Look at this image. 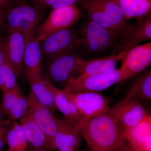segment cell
<instances>
[{"label":"cell","instance_id":"cell-1","mask_svg":"<svg viewBox=\"0 0 151 151\" xmlns=\"http://www.w3.org/2000/svg\"><path fill=\"white\" fill-rule=\"evenodd\" d=\"M78 128L89 151H114L124 141V129L110 111L84 119Z\"/></svg>","mask_w":151,"mask_h":151},{"label":"cell","instance_id":"cell-2","mask_svg":"<svg viewBox=\"0 0 151 151\" xmlns=\"http://www.w3.org/2000/svg\"><path fill=\"white\" fill-rule=\"evenodd\" d=\"M77 2L92 21L126 38L127 43L132 38L135 24L127 22L113 0H78Z\"/></svg>","mask_w":151,"mask_h":151},{"label":"cell","instance_id":"cell-3","mask_svg":"<svg viewBox=\"0 0 151 151\" xmlns=\"http://www.w3.org/2000/svg\"><path fill=\"white\" fill-rule=\"evenodd\" d=\"M81 45L89 52L100 55L111 52L116 54L124 51L126 38L100 26L88 19L81 29Z\"/></svg>","mask_w":151,"mask_h":151},{"label":"cell","instance_id":"cell-4","mask_svg":"<svg viewBox=\"0 0 151 151\" xmlns=\"http://www.w3.org/2000/svg\"><path fill=\"white\" fill-rule=\"evenodd\" d=\"M83 16L82 10L76 5L52 10L46 19L37 27L34 37L40 43L50 35L69 28Z\"/></svg>","mask_w":151,"mask_h":151},{"label":"cell","instance_id":"cell-5","mask_svg":"<svg viewBox=\"0 0 151 151\" xmlns=\"http://www.w3.org/2000/svg\"><path fill=\"white\" fill-rule=\"evenodd\" d=\"M122 81L121 70L116 68L104 73L76 77L62 90L66 93L81 91L100 92Z\"/></svg>","mask_w":151,"mask_h":151},{"label":"cell","instance_id":"cell-6","mask_svg":"<svg viewBox=\"0 0 151 151\" xmlns=\"http://www.w3.org/2000/svg\"><path fill=\"white\" fill-rule=\"evenodd\" d=\"M81 60L71 52L49 60L47 71L50 81L63 89L77 76Z\"/></svg>","mask_w":151,"mask_h":151},{"label":"cell","instance_id":"cell-7","mask_svg":"<svg viewBox=\"0 0 151 151\" xmlns=\"http://www.w3.org/2000/svg\"><path fill=\"white\" fill-rule=\"evenodd\" d=\"M40 45L42 56L48 60L61 55L72 52L81 45V40L70 28L47 36Z\"/></svg>","mask_w":151,"mask_h":151},{"label":"cell","instance_id":"cell-8","mask_svg":"<svg viewBox=\"0 0 151 151\" xmlns=\"http://www.w3.org/2000/svg\"><path fill=\"white\" fill-rule=\"evenodd\" d=\"M65 94L85 119L102 115L111 109L110 98L100 92L81 91Z\"/></svg>","mask_w":151,"mask_h":151},{"label":"cell","instance_id":"cell-9","mask_svg":"<svg viewBox=\"0 0 151 151\" xmlns=\"http://www.w3.org/2000/svg\"><path fill=\"white\" fill-rule=\"evenodd\" d=\"M139 99L130 98L111 108L110 111L124 131L129 129L151 116Z\"/></svg>","mask_w":151,"mask_h":151},{"label":"cell","instance_id":"cell-10","mask_svg":"<svg viewBox=\"0 0 151 151\" xmlns=\"http://www.w3.org/2000/svg\"><path fill=\"white\" fill-rule=\"evenodd\" d=\"M151 64V42L132 47L127 51L119 68L123 81L141 73Z\"/></svg>","mask_w":151,"mask_h":151},{"label":"cell","instance_id":"cell-11","mask_svg":"<svg viewBox=\"0 0 151 151\" xmlns=\"http://www.w3.org/2000/svg\"><path fill=\"white\" fill-rule=\"evenodd\" d=\"M28 111L46 136L51 151L54 150V139L56 132V116L41 104L31 92L28 96Z\"/></svg>","mask_w":151,"mask_h":151},{"label":"cell","instance_id":"cell-12","mask_svg":"<svg viewBox=\"0 0 151 151\" xmlns=\"http://www.w3.org/2000/svg\"><path fill=\"white\" fill-rule=\"evenodd\" d=\"M8 35L0 42L5 54L7 62L13 68L17 76L22 74L24 67V56L26 42L17 30L9 29Z\"/></svg>","mask_w":151,"mask_h":151},{"label":"cell","instance_id":"cell-13","mask_svg":"<svg viewBox=\"0 0 151 151\" xmlns=\"http://www.w3.org/2000/svg\"><path fill=\"white\" fill-rule=\"evenodd\" d=\"M124 139L134 151H151V116L124 131Z\"/></svg>","mask_w":151,"mask_h":151},{"label":"cell","instance_id":"cell-14","mask_svg":"<svg viewBox=\"0 0 151 151\" xmlns=\"http://www.w3.org/2000/svg\"><path fill=\"white\" fill-rule=\"evenodd\" d=\"M56 132L54 139V148L58 150L78 148L81 136L79 129L63 118L56 117Z\"/></svg>","mask_w":151,"mask_h":151},{"label":"cell","instance_id":"cell-15","mask_svg":"<svg viewBox=\"0 0 151 151\" xmlns=\"http://www.w3.org/2000/svg\"><path fill=\"white\" fill-rule=\"evenodd\" d=\"M127 52L123 51L118 54L86 60H82L76 77L104 73L114 70L119 62L122 61Z\"/></svg>","mask_w":151,"mask_h":151},{"label":"cell","instance_id":"cell-16","mask_svg":"<svg viewBox=\"0 0 151 151\" xmlns=\"http://www.w3.org/2000/svg\"><path fill=\"white\" fill-rule=\"evenodd\" d=\"M1 103L6 116L11 121L20 119L28 110L27 98L24 95L21 89L3 93Z\"/></svg>","mask_w":151,"mask_h":151},{"label":"cell","instance_id":"cell-17","mask_svg":"<svg viewBox=\"0 0 151 151\" xmlns=\"http://www.w3.org/2000/svg\"><path fill=\"white\" fill-rule=\"evenodd\" d=\"M41 10L35 6L23 4H16L6 11V22L9 29H17L20 23L28 20L38 24L41 18Z\"/></svg>","mask_w":151,"mask_h":151},{"label":"cell","instance_id":"cell-18","mask_svg":"<svg viewBox=\"0 0 151 151\" xmlns=\"http://www.w3.org/2000/svg\"><path fill=\"white\" fill-rule=\"evenodd\" d=\"M42 56L40 43L34 37L26 42L24 64L27 81L37 78L41 75Z\"/></svg>","mask_w":151,"mask_h":151},{"label":"cell","instance_id":"cell-19","mask_svg":"<svg viewBox=\"0 0 151 151\" xmlns=\"http://www.w3.org/2000/svg\"><path fill=\"white\" fill-rule=\"evenodd\" d=\"M31 91L37 101L50 111H56L55 102V85L42 75L28 81Z\"/></svg>","mask_w":151,"mask_h":151},{"label":"cell","instance_id":"cell-20","mask_svg":"<svg viewBox=\"0 0 151 151\" xmlns=\"http://www.w3.org/2000/svg\"><path fill=\"white\" fill-rule=\"evenodd\" d=\"M27 143L33 148H42L51 151L45 134L34 119L28 110L20 119Z\"/></svg>","mask_w":151,"mask_h":151},{"label":"cell","instance_id":"cell-21","mask_svg":"<svg viewBox=\"0 0 151 151\" xmlns=\"http://www.w3.org/2000/svg\"><path fill=\"white\" fill-rule=\"evenodd\" d=\"M54 91L57 109L62 113L64 119L78 128L85 119L62 89L55 86Z\"/></svg>","mask_w":151,"mask_h":151},{"label":"cell","instance_id":"cell-22","mask_svg":"<svg viewBox=\"0 0 151 151\" xmlns=\"http://www.w3.org/2000/svg\"><path fill=\"white\" fill-rule=\"evenodd\" d=\"M128 20L142 19L151 15V0H113Z\"/></svg>","mask_w":151,"mask_h":151},{"label":"cell","instance_id":"cell-23","mask_svg":"<svg viewBox=\"0 0 151 151\" xmlns=\"http://www.w3.org/2000/svg\"><path fill=\"white\" fill-rule=\"evenodd\" d=\"M134 98L139 100L151 101V70L150 68L145 73L138 77L130 87L127 96L123 100Z\"/></svg>","mask_w":151,"mask_h":151},{"label":"cell","instance_id":"cell-24","mask_svg":"<svg viewBox=\"0 0 151 151\" xmlns=\"http://www.w3.org/2000/svg\"><path fill=\"white\" fill-rule=\"evenodd\" d=\"M6 142L9 151H26L28 143L20 124L12 121L7 132Z\"/></svg>","mask_w":151,"mask_h":151},{"label":"cell","instance_id":"cell-25","mask_svg":"<svg viewBox=\"0 0 151 151\" xmlns=\"http://www.w3.org/2000/svg\"><path fill=\"white\" fill-rule=\"evenodd\" d=\"M137 21L133 36L127 43L125 51H128L142 42L151 40V15Z\"/></svg>","mask_w":151,"mask_h":151},{"label":"cell","instance_id":"cell-26","mask_svg":"<svg viewBox=\"0 0 151 151\" xmlns=\"http://www.w3.org/2000/svg\"><path fill=\"white\" fill-rule=\"evenodd\" d=\"M17 77L13 68L6 61L0 65V90L3 93L20 89L17 82Z\"/></svg>","mask_w":151,"mask_h":151},{"label":"cell","instance_id":"cell-27","mask_svg":"<svg viewBox=\"0 0 151 151\" xmlns=\"http://www.w3.org/2000/svg\"><path fill=\"white\" fill-rule=\"evenodd\" d=\"M37 24L28 20H24L20 23L17 29L20 33L24 38L26 42L34 37Z\"/></svg>","mask_w":151,"mask_h":151},{"label":"cell","instance_id":"cell-28","mask_svg":"<svg viewBox=\"0 0 151 151\" xmlns=\"http://www.w3.org/2000/svg\"><path fill=\"white\" fill-rule=\"evenodd\" d=\"M12 121L4 119L0 121V151H4L7 144L6 134Z\"/></svg>","mask_w":151,"mask_h":151},{"label":"cell","instance_id":"cell-29","mask_svg":"<svg viewBox=\"0 0 151 151\" xmlns=\"http://www.w3.org/2000/svg\"><path fill=\"white\" fill-rule=\"evenodd\" d=\"M78 0H56L50 7L52 10L74 5Z\"/></svg>","mask_w":151,"mask_h":151},{"label":"cell","instance_id":"cell-30","mask_svg":"<svg viewBox=\"0 0 151 151\" xmlns=\"http://www.w3.org/2000/svg\"><path fill=\"white\" fill-rule=\"evenodd\" d=\"M34 4V6L40 9L51 7L56 0H31Z\"/></svg>","mask_w":151,"mask_h":151},{"label":"cell","instance_id":"cell-31","mask_svg":"<svg viewBox=\"0 0 151 151\" xmlns=\"http://www.w3.org/2000/svg\"><path fill=\"white\" fill-rule=\"evenodd\" d=\"M9 28L6 22V12L0 9V31L8 32Z\"/></svg>","mask_w":151,"mask_h":151},{"label":"cell","instance_id":"cell-32","mask_svg":"<svg viewBox=\"0 0 151 151\" xmlns=\"http://www.w3.org/2000/svg\"><path fill=\"white\" fill-rule=\"evenodd\" d=\"M13 6L12 0H0V9L6 11L8 10Z\"/></svg>","mask_w":151,"mask_h":151},{"label":"cell","instance_id":"cell-33","mask_svg":"<svg viewBox=\"0 0 151 151\" xmlns=\"http://www.w3.org/2000/svg\"><path fill=\"white\" fill-rule=\"evenodd\" d=\"M114 151H134L128 145V144L124 140V142L120 145Z\"/></svg>","mask_w":151,"mask_h":151},{"label":"cell","instance_id":"cell-34","mask_svg":"<svg viewBox=\"0 0 151 151\" xmlns=\"http://www.w3.org/2000/svg\"><path fill=\"white\" fill-rule=\"evenodd\" d=\"M6 61L5 54L1 45H0V65Z\"/></svg>","mask_w":151,"mask_h":151},{"label":"cell","instance_id":"cell-35","mask_svg":"<svg viewBox=\"0 0 151 151\" xmlns=\"http://www.w3.org/2000/svg\"><path fill=\"white\" fill-rule=\"evenodd\" d=\"M26 151H49L46 149L42 148H33L32 147H28Z\"/></svg>","mask_w":151,"mask_h":151},{"label":"cell","instance_id":"cell-36","mask_svg":"<svg viewBox=\"0 0 151 151\" xmlns=\"http://www.w3.org/2000/svg\"><path fill=\"white\" fill-rule=\"evenodd\" d=\"M5 116V113L4 111V109H3L1 104V103L0 102V121L5 119L4 117Z\"/></svg>","mask_w":151,"mask_h":151},{"label":"cell","instance_id":"cell-37","mask_svg":"<svg viewBox=\"0 0 151 151\" xmlns=\"http://www.w3.org/2000/svg\"><path fill=\"white\" fill-rule=\"evenodd\" d=\"M27 0H12L13 4H23Z\"/></svg>","mask_w":151,"mask_h":151},{"label":"cell","instance_id":"cell-38","mask_svg":"<svg viewBox=\"0 0 151 151\" xmlns=\"http://www.w3.org/2000/svg\"><path fill=\"white\" fill-rule=\"evenodd\" d=\"M58 151H79L78 148H65L62 150H58Z\"/></svg>","mask_w":151,"mask_h":151},{"label":"cell","instance_id":"cell-39","mask_svg":"<svg viewBox=\"0 0 151 151\" xmlns=\"http://www.w3.org/2000/svg\"><path fill=\"white\" fill-rule=\"evenodd\" d=\"M7 151H9L8 150Z\"/></svg>","mask_w":151,"mask_h":151}]
</instances>
